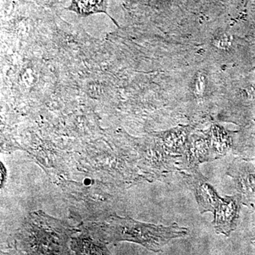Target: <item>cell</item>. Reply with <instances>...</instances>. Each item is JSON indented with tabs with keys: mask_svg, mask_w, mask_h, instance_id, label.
Segmentation results:
<instances>
[{
	"mask_svg": "<svg viewBox=\"0 0 255 255\" xmlns=\"http://www.w3.org/2000/svg\"><path fill=\"white\" fill-rule=\"evenodd\" d=\"M112 231L117 241L139 243L151 251H160L171 240L187 236L188 230L174 223L168 227L137 222L130 218H113Z\"/></svg>",
	"mask_w": 255,
	"mask_h": 255,
	"instance_id": "cell-1",
	"label": "cell"
},
{
	"mask_svg": "<svg viewBox=\"0 0 255 255\" xmlns=\"http://www.w3.org/2000/svg\"><path fill=\"white\" fill-rule=\"evenodd\" d=\"M214 214L216 233L229 236L235 229L238 219V205L236 196H226L222 199Z\"/></svg>",
	"mask_w": 255,
	"mask_h": 255,
	"instance_id": "cell-2",
	"label": "cell"
},
{
	"mask_svg": "<svg viewBox=\"0 0 255 255\" xmlns=\"http://www.w3.org/2000/svg\"><path fill=\"white\" fill-rule=\"evenodd\" d=\"M202 178L201 175L199 177L196 176V177H194V181L191 180V179L189 180L194 184L193 185L196 192V200L199 204L201 214L206 211H211L214 214V211L219 207L222 198L218 196L212 187Z\"/></svg>",
	"mask_w": 255,
	"mask_h": 255,
	"instance_id": "cell-3",
	"label": "cell"
},
{
	"mask_svg": "<svg viewBox=\"0 0 255 255\" xmlns=\"http://www.w3.org/2000/svg\"><path fill=\"white\" fill-rule=\"evenodd\" d=\"M108 0H72L67 9L81 16L104 13L107 14Z\"/></svg>",
	"mask_w": 255,
	"mask_h": 255,
	"instance_id": "cell-4",
	"label": "cell"
},
{
	"mask_svg": "<svg viewBox=\"0 0 255 255\" xmlns=\"http://www.w3.org/2000/svg\"><path fill=\"white\" fill-rule=\"evenodd\" d=\"M6 169L4 168V166L3 165L1 162V186L2 187L4 184L5 179H6Z\"/></svg>",
	"mask_w": 255,
	"mask_h": 255,
	"instance_id": "cell-5",
	"label": "cell"
}]
</instances>
